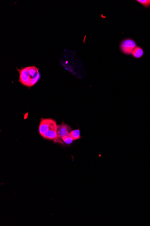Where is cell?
<instances>
[{"label": "cell", "instance_id": "6da1fadb", "mask_svg": "<svg viewBox=\"0 0 150 226\" xmlns=\"http://www.w3.org/2000/svg\"><path fill=\"white\" fill-rule=\"evenodd\" d=\"M20 82L28 88L32 87L38 82L40 78L39 69L34 66L27 67L19 70Z\"/></svg>", "mask_w": 150, "mask_h": 226}, {"label": "cell", "instance_id": "7a4b0ae2", "mask_svg": "<svg viewBox=\"0 0 150 226\" xmlns=\"http://www.w3.org/2000/svg\"><path fill=\"white\" fill-rule=\"evenodd\" d=\"M137 46L136 42L134 39L127 38L121 41L120 43V48L122 53L130 56L132 55L133 51Z\"/></svg>", "mask_w": 150, "mask_h": 226}, {"label": "cell", "instance_id": "3957f363", "mask_svg": "<svg viewBox=\"0 0 150 226\" xmlns=\"http://www.w3.org/2000/svg\"><path fill=\"white\" fill-rule=\"evenodd\" d=\"M57 123L54 120L42 118L39 126V134L42 136L49 130L57 129Z\"/></svg>", "mask_w": 150, "mask_h": 226}, {"label": "cell", "instance_id": "277c9868", "mask_svg": "<svg viewBox=\"0 0 150 226\" xmlns=\"http://www.w3.org/2000/svg\"><path fill=\"white\" fill-rule=\"evenodd\" d=\"M71 131V127L67 124L63 123L60 125H57L56 132L58 138L60 140H61L63 137L70 135Z\"/></svg>", "mask_w": 150, "mask_h": 226}, {"label": "cell", "instance_id": "5b68a950", "mask_svg": "<svg viewBox=\"0 0 150 226\" xmlns=\"http://www.w3.org/2000/svg\"><path fill=\"white\" fill-rule=\"evenodd\" d=\"M56 129H52L49 130L47 132H46L42 135V136L46 139L49 140H53L54 141L60 142L62 143L59 139L57 135V132Z\"/></svg>", "mask_w": 150, "mask_h": 226}, {"label": "cell", "instance_id": "8992f818", "mask_svg": "<svg viewBox=\"0 0 150 226\" xmlns=\"http://www.w3.org/2000/svg\"><path fill=\"white\" fill-rule=\"evenodd\" d=\"M144 52L142 47L137 46L133 51L132 55L136 59H140L144 55Z\"/></svg>", "mask_w": 150, "mask_h": 226}, {"label": "cell", "instance_id": "52a82bcc", "mask_svg": "<svg viewBox=\"0 0 150 226\" xmlns=\"http://www.w3.org/2000/svg\"><path fill=\"white\" fill-rule=\"evenodd\" d=\"M70 135L74 140L80 139L82 138L80 135V130L79 129L71 131L70 133Z\"/></svg>", "mask_w": 150, "mask_h": 226}, {"label": "cell", "instance_id": "ba28073f", "mask_svg": "<svg viewBox=\"0 0 150 226\" xmlns=\"http://www.w3.org/2000/svg\"><path fill=\"white\" fill-rule=\"evenodd\" d=\"M61 140H62V142L64 143L67 145H70L73 143V141H74V140L71 136L70 135L63 137L61 139Z\"/></svg>", "mask_w": 150, "mask_h": 226}, {"label": "cell", "instance_id": "9c48e42d", "mask_svg": "<svg viewBox=\"0 0 150 226\" xmlns=\"http://www.w3.org/2000/svg\"><path fill=\"white\" fill-rule=\"evenodd\" d=\"M136 1L145 8H150V0H136Z\"/></svg>", "mask_w": 150, "mask_h": 226}]
</instances>
